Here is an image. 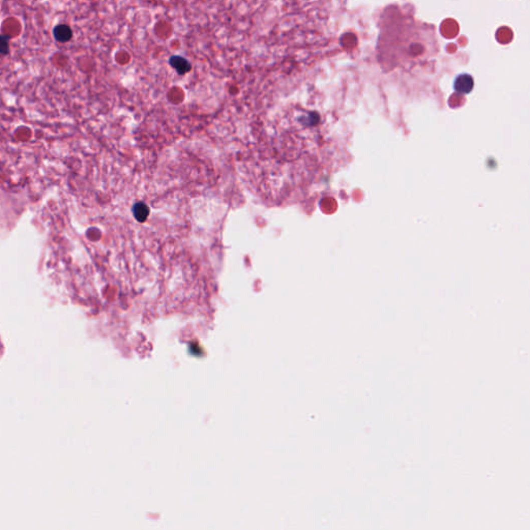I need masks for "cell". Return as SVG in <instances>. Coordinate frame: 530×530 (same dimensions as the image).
I'll use <instances>...</instances> for the list:
<instances>
[{
    "instance_id": "6da1fadb",
    "label": "cell",
    "mask_w": 530,
    "mask_h": 530,
    "mask_svg": "<svg viewBox=\"0 0 530 530\" xmlns=\"http://www.w3.org/2000/svg\"><path fill=\"white\" fill-rule=\"evenodd\" d=\"M170 66L172 67L178 75H184L192 70L191 62L181 56H172L169 60Z\"/></svg>"
},
{
    "instance_id": "7a4b0ae2",
    "label": "cell",
    "mask_w": 530,
    "mask_h": 530,
    "mask_svg": "<svg viewBox=\"0 0 530 530\" xmlns=\"http://www.w3.org/2000/svg\"><path fill=\"white\" fill-rule=\"evenodd\" d=\"M53 36L54 39L59 43H67L70 42L73 38V31L72 28L67 24H59L56 25L53 29Z\"/></svg>"
},
{
    "instance_id": "3957f363",
    "label": "cell",
    "mask_w": 530,
    "mask_h": 530,
    "mask_svg": "<svg viewBox=\"0 0 530 530\" xmlns=\"http://www.w3.org/2000/svg\"><path fill=\"white\" fill-rule=\"evenodd\" d=\"M473 87V80L469 75H461L455 81V89L460 93H468Z\"/></svg>"
},
{
    "instance_id": "277c9868",
    "label": "cell",
    "mask_w": 530,
    "mask_h": 530,
    "mask_svg": "<svg viewBox=\"0 0 530 530\" xmlns=\"http://www.w3.org/2000/svg\"><path fill=\"white\" fill-rule=\"evenodd\" d=\"M10 53V38L8 36H0V55H8Z\"/></svg>"
}]
</instances>
